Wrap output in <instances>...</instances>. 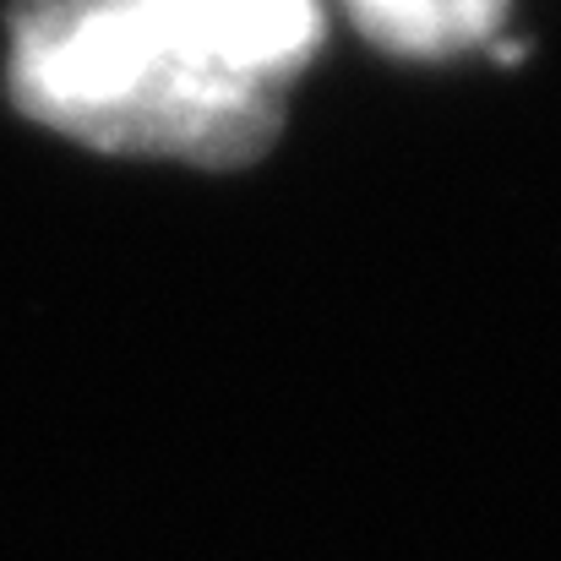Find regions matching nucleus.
Here are the masks:
<instances>
[{"label": "nucleus", "mask_w": 561, "mask_h": 561, "mask_svg": "<svg viewBox=\"0 0 561 561\" xmlns=\"http://www.w3.org/2000/svg\"><path fill=\"white\" fill-rule=\"evenodd\" d=\"M355 27L387 55L447 60L491 44L507 16V0H344Z\"/></svg>", "instance_id": "7ed1b4c3"}, {"label": "nucleus", "mask_w": 561, "mask_h": 561, "mask_svg": "<svg viewBox=\"0 0 561 561\" xmlns=\"http://www.w3.org/2000/svg\"><path fill=\"white\" fill-rule=\"evenodd\" d=\"M164 55L213 82L284 88L322 44L317 0H126Z\"/></svg>", "instance_id": "f03ea898"}, {"label": "nucleus", "mask_w": 561, "mask_h": 561, "mask_svg": "<svg viewBox=\"0 0 561 561\" xmlns=\"http://www.w3.org/2000/svg\"><path fill=\"white\" fill-rule=\"evenodd\" d=\"M11 104L99 148L240 170L278 142L284 88L213 82L153 44L126 0H16Z\"/></svg>", "instance_id": "f257e3e1"}]
</instances>
